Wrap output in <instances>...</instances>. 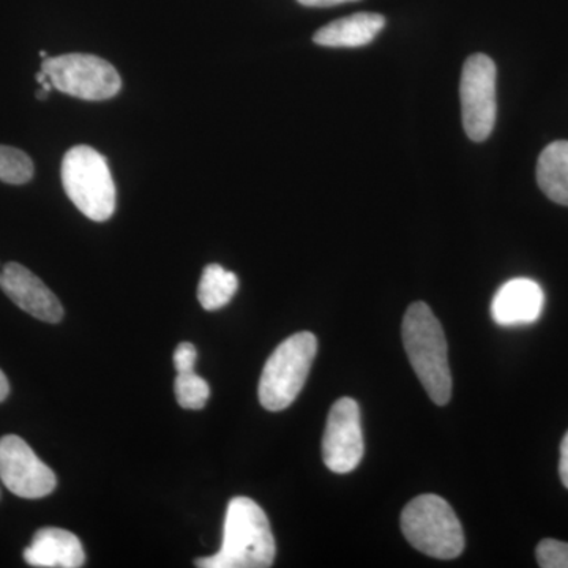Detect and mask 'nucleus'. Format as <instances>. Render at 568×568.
I'll use <instances>...</instances> for the list:
<instances>
[{"label": "nucleus", "instance_id": "nucleus-6", "mask_svg": "<svg viewBox=\"0 0 568 568\" xmlns=\"http://www.w3.org/2000/svg\"><path fill=\"white\" fill-rule=\"evenodd\" d=\"M41 71L47 73L48 80L59 92L89 102L110 100L122 88L118 70L110 62L92 54L71 52L48 58L41 63Z\"/></svg>", "mask_w": 568, "mask_h": 568}, {"label": "nucleus", "instance_id": "nucleus-17", "mask_svg": "<svg viewBox=\"0 0 568 568\" xmlns=\"http://www.w3.org/2000/svg\"><path fill=\"white\" fill-rule=\"evenodd\" d=\"M175 398L183 409H203L211 396V387L207 381L197 376L196 373H178L174 383Z\"/></svg>", "mask_w": 568, "mask_h": 568}, {"label": "nucleus", "instance_id": "nucleus-1", "mask_svg": "<svg viewBox=\"0 0 568 568\" xmlns=\"http://www.w3.org/2000/svg\"><path fill=\"white\" fill-rule=\"evenodd\" d=\"M275 538L263 508L250 497L231 500L223 544L216 555L196 560L201 568H267L275 560Z\"/></svg>", "mask_w": 568, "mask_h": 568}, {"label": "nucleus", "instance_id": "nucleus-10", "mask_svg": "<svg viewBox=\"0 0 568 568\" xmlns=\"http://www.w3.org/2000/svg\"><path fill=\"white\" fill-rule=\"evenodd\" d=\"M0 287L11 302L43 323L58 324L63 317L59 298L39 276L18 263L0 267Z\"/></svg>", "mask_w": 568, "mask_h": 568}, {"label": "nucleus", "instance_id": "nucleus-11", "mask_svg": "<svg viewBox=\"0 0 568 568\" xmlns=\"http://www.w3.org/2000/svg\"><path fill=\"white\" fill-rule=\"evenodd\" d=\"M545 294L540 284L529 278L504 283L491 302V316L499 325L536 323L544 312Z\"/></svg>", "mask_w": 568, "mask_h": 568}, {"label": "nucleus", "instance_id": "nucleus-24", "mask_svg": "<svg viewBox=\"0 0 568 568\" xmlns=\"http://www.w3.org/2000/svg\"><path fill=\"white\" fill-rule=\"evenodd\" d=\"M40 58L43 59H48V52L47 51H40Z\"/></svg>", "mask_w": 568, "mask_h": 568}, {"label": "nucleus", "instance_id": "nucleus-21", "mask_svg": "<svg viewBox=\"0 0 568 568\" xmlns=\"http://www.w3.org/2000/svg\"><path fill=\"white\" fill-rule=\"evenodd\" d=\"M301 6L316 7V9H324V7H335L339 3L357 2V0H297Z\"/></svg>", "mask_w": 568, "mask_h": 568}, {"label": "nucleus", "instance_id": "nucleus-15", "mask_svg": "<svg viewBox=\"0 0 568 568\" xmlns=\"http://www.w3.org/2000/svg\"><path fill=\"white\" fill-rule=\"evenodd\" d=\"M237 290L239 278L234 272L220 264H209L197 286V301L207 312H215L230 304Z\"/></svg>", "mask_w": 568, "mask_h": 568}, {"label": "nucleus", "instance_id": "nucleus-16", "mask_svg": "<svg viewBox=\"0 0 568 568\" xmlns=\"http://www.w3.org/2000/svg\"><path fill=\"white\" fill-rule=\"evenodd\" d=\"M36 168L28 153L10 145H0V181L22 185L32 181Z\"/></svg>", "mask_w": 568, "mask_h": 568}, {"label": "nucleus", "instance_id": "nucleus-19", "mask_svg": "<svg viewBox=\"0 0 568 568\" xmlns=\"http://www.w3.org/2000/svg\"><path fill=\"white\" fill-rule=\"evenodd\" d=\"M197 351L192 343H181L174 351V366L178 373L193 372Z\"/></svg>", "mask_w": 568, "mask_h": 568}, {"label": "nucleus", "instance_id": "nucleus-7", "mask_svg": "<svg viewBox=\"0 0 568 568\" xmlns=\"http://www.w3.org/2000/svg\"><path fill=\"white\" fill-rule=\"evenodd\" d=\"M496 63L487 54H474L465 62L459 84L463 126L470 140H488L495 129Z\"/></svg>", "mask_w": 568, "mask_h": 568}, {"label": "nucleus", "instance_id": "nucleus-2", "mask_svg": "<svg viewBox=\"0 0 568 568\" xmlns=\"http://www.w3.org/2000/svg\"><path fill=\"white\" fill-rule=\"evenodd\" d=\"M403 345L426 394L437 406L452 398V373L443 325L424 302L407 308L403 320Z\"/></svg>", "mask_w": 568, "mask_h": 568}, {"label": "nucleus", "instance_id": "nucleus-20", "mask_svg": "<svg viewBox=\"0 0 568 568\" xmlns=\"http://www.w3.org/2000/svg\"><path fill=\"white\" fill-rule=\"evenodd\" d=\"M559 474L564 487L568 488V432L560 444Z\"/></svg>", "mask_w": 568, "mask_h": 568}, {"label": "nucleus", "instance_id": "nucleus-4", "mask_svg": "<svg viewBox=\"0 0 568 568\" xmlns=\"http://www.w3.org/2000/svg\"><path fill=\"white\" fill-rule=\"evenodd\" d=\"M402 530L414 548L435 559H455L465 549L462 523L450 504L436 495H422L407 504Z\"/></svg>", "mask_w": 568, "mask_h": 568}, {"label": "nucleus", "instance_id": "nucleus-9", "mask_svg": "<svg viewBox=\"0 0 568 568\" xmlns=\"http://www.w3.org/2000/svg\"><path fill=\"white\" fill-rule=\"evenodd\" d=\"M0 480L13 495L24 499L51 495L58 485L50 467L17 435L0 439Z\"/></svg>", "mask_w": 568, "mask_h": 568}, {"label": "nucleus", "instance_id": "nucleus-3", "mask_svg": "<svg viewBox=\"0 0 568 568\" xmlns=\"http://www.w3.org/2000/svg\"><path fill=\"white\" fill-rule=\"evenodd\" d=\"M62 185L71 203L92 222H106L115 212V185L110 164L89 145H77L62 160Z\"/></svg>", "mask_w": 568, "mask_h": 568}, {"label": "nucleus", "instance_id": "nucleus-13", "mask_svg": "<svg viewBox=\"0 0 568 568\" xmlns=\"http://www.w3.org/2000/svg\"><path fill=\"white\" fill-rule=\"evenodd\" d=\"M386 26L379 13H355L324 26L313 40L325 48H361L372 43Z\"/></svg>", "mask_w": 568, "mask_h": 568}, {"label": "nucleus", "instance_id": "nucleus-23", "mask_svg": "<svg viewBox=\"0 0 568 568\" xmlns=\"http://www.w3.org/2000/svg\"><path fill=\"white\" fill-rule=\"evenodd\" d=\"M36 95L39 100H47L48 97H50V92L44 91V89H40V91H37Z\"/></svg>", "mask_w": 568, "mask_h": 568}, {"label": "nucleus", "instance_id": "nucleus-8", "mask_svg": "<svg viewBox=\"0 0 568 568\" xmlns=\"http://www.w3.org/2000/svg\"><path fill=\"white\" fill-rule=\"evenodd\" d=\"M361 409L353 398H339L328 413L323 437L324 465L335 474L353 473L364 458Z\"/></svg>", "mask_w": 568, "mask_h": 568}, {"label": "nucleus", "instance_id": "nucleus-14", "mask_svg": "<svg viewBox=\"0 0 568 568\" xmlns=\"http://www.w3.org/2000/svg\"><path fill=\"white\" fill-rule=\"evenodd\" d=\"M537 182L552 203L568 205V141H555L538 156Z\"/></svg>", "mask_w": 568, "mask_h": 568}, {"label": "nucleus", "instance_id": "nucleus-22", "mask_svg": "<svg viewBox=\"0 0 568 568\" xmlns=\"http://www.w3.org/2000/svg\"><path fill=\"white\" fill-rule=\"evenodd\" d=\"M10 394V384L9 379H7V376L3 375L2 369H0V403L3 402V399L7 398Z\"/></svg>", "mask_w": 568, "mask_h": 568}, {"label": "nucleus", "instance_id": "nucleus-18", "mask_svg": "<svg viewBox=\"0 0 568 568\" xmlns=\"http://www.w3.org/2000/svg\"><path fill=\"white\" fill-rule=\"evenodd\" d=\"M537 562L541 568H568V544L545 538L538 544Z\"/></svg>", "mask_w": 568, "mask_h": 568}, {"label": "nucleus", "instance_id": "nucleus-5", "mask_svg": "<svg viewBox=\"0 0 568 568\" xmlns=\"http://www.w3.org/2000/svg\"><path fill=\"white\" fill-rule=\"evenodd\" d=\"M317 354V339L312 332H298L276 347L261 375L260 402L272 413L286 409L295 402L306 383Z\"/></svg>", "mask_w": 568, "mask_h": 568}, {"label": "nucleus", "instance_id": "nucleus-12", "mask_svg": "<svg viewBox=\"0 0 568 568\" xmlns=\"http://www.w3.org/2000/svg\"><path fill=\"white\" fill-rule=\"evenodd\" d=\"M22 556L29 566L41 568H78L85 562L80 538L59 528L40 529Z\"/></svg>", "mask_w": 568, "mask_h": 568}]
</instances>
